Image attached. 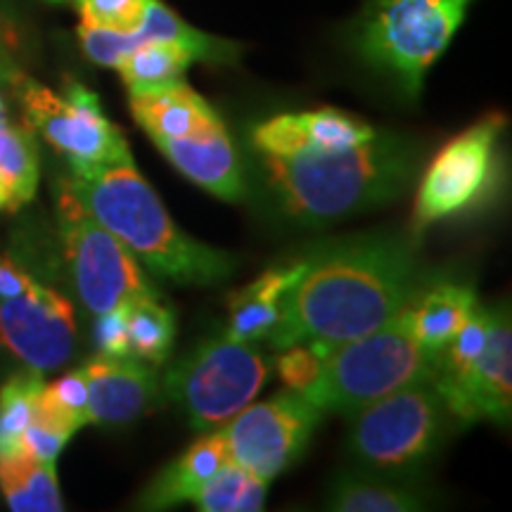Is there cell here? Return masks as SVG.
Segmentation results:
<instances>
[{"label":"cell","mask_w":512,"mask_h":512,"mask_svg":"<svg viewBox=\"0 0 512 512\" xmlns=\"http://www.w3.org/2000/svg\"><path fill=\"white\" fill-rule=\"evenodd\" d=\"M472 0H368L356 24V48L408 98L463 24Z\"/></svg>","instance_id":"5"},{"label":"cell","mask_w":512,"mask_h":512,"mask_svg":"<svg viewBox=\"0 0 512 512\" xmlns=\"http://www.w3.org/2000/svg\"><path fill=\"white\" fill-rule=\"evenodd\" d=\"M79 38H81L83 53L88 55V60L100 64V67H112V69H117L121 60H124L133 48L145 41V36L140 34L138 29L121 31V29L105 27V24L88 22V19H81Z\"/></svg>","instance_id":"29"},{"label":"cell","mask_w":512,"mask_h":512,"mask_svg":"<svg viewBox=\"0 0 512 512\" xmlns=\"http://www.w3.org/2000/svg\"><path fill=\"white\" fill-rule=\"evenodd\" d=\"M266 489L268 482L228 458L190 503L202 512H256L264 508Z\"/></svg>","instance_id":"24"},{"label":"cell","mask_w":512,"mask_h":512,"mask_svg":"<svg viewBox=\"0 0 512 512\" xmlns=\"http://www.w3.org/2000/svg\"><path fill=\"white\" fill-rule=\"evenodd\" d=\"M69 439H72V432L34 413L22 434V451L43 463H55Z\"/></svg>","instance_id":"32"},{"label":"cell","mask_w":512,"mask_h":512,"mask_svg":"<svg viewBox=\"0 0 512 512\" xmlns=\"http://www.w3.org/2000/svg\"><path fill=\"white\" fill-rule=\"evenodd\" d=\"M285 211L304 223H330L396 200L418 166L411 140L377 133L368 143L339 152H297L264 157Z\"/></svg>","instance_id":"3"},{"label":"cell","mask_w":512,"mask_h":512,"mask_svg":"<svg viewBox=\"0 0 512 512\" xmlns=\"http://www.w3.org/2000/svg\"><path fill=\"white\" fill-rule=\"evenodd\" d=\"M228 448L221 430L207 432L188 446L176 460H171L140 496V510H166L178 503L192 501L202 484L226 463Z\"/></svg>","instance_id":"17"},{"label":"cell","mask_w":512,"mask_h":512,"mask_svg":"<svg viewBox=\"0 0 512 512\" xmlns=\"http://www.w3.org/2000/svg\"><path fill=\"white\" fill-rule=\"evenodd\" d=\"M145 38H157V41H171L190 50L195 60L209 64H230L238 60V46L223 38H214L204 31L185 24L181 17L166 8L159 0H147L143 22L138 27Z\"/></svg>","instance_id":"23"},{"label":"cell","mask_w":512,"mask_h":512,"mask_svg":"<svg viewBox=\"0 0 512 512\" xmlns=\"http://www.w3.org/2000/svg\"><path fill=\"white\" fill-rule=\"evenodd\" d=\"M0 119H5V105H3V100H0Z\"/></svg>","instance_id":"36"},{"label":"cell","mask_w":512,"mask_h":512,"mask_svg":"<svg viewBox=\"0 0 512 512\" xmlns=\"http://www.w3.org/2000/svg\"><path fill=\"white\" fill-rule=\"evenodd\" d=\"M17 91L27 121L67 157L72 174L133 159L124 133L102 112L98 95L79 81H67L64 95L31 79L19 83Z\"/></svg>","instance_id":"10"},{"label":"cell","mask_w":512,"mask_h":512,"mask_svg":"<svg viewBox=\"0 0 512 512\" xmlns=\"http://www.w3.org/2000/svg\"><path fill=\"white\" fill-rule=\"evenodd\" d=\"M34 283L22 268L12 264L10 259H0V297H15L22 294L27 287Z\"/></svg>","instance_id":"34"},{"label":"cell","mask_w":512,"mask_h":512,"mask_svg":"<svg viewBox=\"0 0 512 512\" xmlns=\"http://www.w3.org/2000/svg\"><path fill=\"white\" fill-rule=\"evenodd\" d=\"M268 361L254 342L226 335L204 339L164 375V394L195 430L214 432L254 401Z\"/></svg>","instance_id":"7"},{"label":"cell","mask_w":512,"mask_h":512,"mask_svg":"<svg viewBox=\"0 0 512 512\" xmlns=\"http://www.w3.org/2000/svg\"><path fill=\"white\" fill-rule=\"evenodd\" d=\"M349 453L370 475L403 477L432 458L446 408L432 382L408 384L351 413Z\"/></svg>","instance_id":"6"},{"label":"cell","mask_w":512,"mask_h":512,"mask_svg":"<svg viewBox=\"0 0 512 512\" xmlns=\"http://www.w3.org/2000/svg\"><path fill=\"white\" fill-rule=\"evenodd\" d=\"M152 143L185 178L219 200L240 202L245 197L240 159L226 128L209 136L159 138Z\"/></svg>","instance_id":"15"},{"label":"cell","mask_w":512,"mask_h":512,"mask_svg":"<svg viewBox=\"0 0 512 512\" xmlns=\"http://www.w3.org/2000/svg\"><path fill=\"white\" fill-rule=\"evenodd\" d=\"M195 62L190 50L171 41H157V38H145L119 64V74L124 79L128 93H145L155 88L169 86V83L181 81L185 69Z\"/></svg>","instance_id":"22"},{"label":"cell","mask_w":512,"mask_h":512,"mask_svg":"<svg viewBox=\"0 0 512 512\" xmlns=\"http://www.w3.org/2000/svg\"><path fill=\"white\" fill-rule=\"evenodd\" d=\"M74 339L72 304L50 287L31 283L22 294L0 302V344L36 373L64 366Z\"/></svg>","instance_id":"12"},{"label":"cell","mask_w":512,"mask_h":512,"mask_svg":"<svg viewBox=\"0 0 512 512\" xmlns=\"http://www.w3.org/2000/svg\"><path fill=\"white\" fill-rule=\"evenodd\" d=\"M126 330L131 356L152 366H162L169 358L176 337V320L159 297H143L128 304Z\"/></svg>","instance_id":"25"},{"label":"cell","mask_w":512,"mask_h":512,"mask_svg":"<svg viewBox=\"0 0 512 512\" xmlns=\"http://www.w3.org/2000/svg\"><path fill=\"white\" fill-rule=\"evenodd\" d=\"M320 354L323 370L302 394L320 413L351 415L396 389L430 382L434 366V354L415 337L408 306L368 335Z\"/></svg>","instance_id":"4"},{"label":"cell","mask_w":512,"mask_h":512,"mask_svg":"<svg viewBox=\"0 0 512 512\" xmlns=\"http://www.w3.org/2000/svg\"><path fill=\"white\" fill-rule=\"evenodd\" d=\"M477 294L463 283H437L418 292L408 304L411 325L422 349L437 354L456 337L465 320L477 311Z\"/></svg>","instance_id":"19"},{"label":"cell","mask_w":512,"mask_h":512,"mask_svg":"<svg viewBox=\"0 0 512 512\" xmlns=\"http://www.w3.org/2000/svg\"><path fill=\"white\" fill-rule=\"evenodd\" d=\"M88 425H128L152 406L159 394L155 370L131 356H100L88 363Z\"/></svg>","instance_id":"14"},{"label":"cell","mask_w":512,"mask_h":512,"mask_svg":"<svg viewBox=\"0 0 512 512\" xmlns=\"http://www.w3.org/2000/svg\"><path fill=\"white\" fill-rule=\"evenodd\" d=\"M41 387V373L29 368L12 375L0 389V456L22 451V434L34 415V403Z\"/></svg>","instance_id":"28"},{"label":"cell","mask_w":512,"mask_h":512,"mask_svg":"<svg viewBox=\"0 0 512 512\" xmlns=\"http://www.w3.org/2000/svg\"><path fill=\"white\" fill-rule=\"evenodd\" d=\"M304 261L266 337L278 351L302 342L325 351L368 335L420 292L418 259L399 238L347 240Z\"/></svg>","instance_id":"1"},{"label":"cell","mask_w":512,"mask_h":512,"mask_svg":"<svg viewBox=\"0 0 512 512\" xmlns=\"http://www.w3.org/2000/svg\"><path fill=\"white\" fill-rule=\"evenodd\" d=\"M76 200L131 249L157 278L219 285L235 271L233 254L204 245L176 226L133 159L79 171L67 181Z\"/></svg>","instance_id":"2"},{"label":"cell","mask_w":512,"mask_h":512,"mask_svg":"<svg viewBox=\"0 0 512 512\" xmlns=\"http://www.w3.org/2000/svg\"><path fill=\"white\" fill-rule=\"evenodd\" d=\"M306 261L287 268H271L228 299V335L242 342H256L271 335L280 318V299L302 275Z\"/></svg>","instance_id":"18"},{"label":"cell","mask_w":512,"mask_h":512,"mask_svg":"<svg viewBox=\"0 0 512 512\" xmlns=\"http://www.w3.org/2000/svg\"><path fill=\"white\" fill-rule=\"evenodd\" d=\"M294 121L299 128L297 152H339L368 143L377 136L375 128L366 121L351 117L347 112L332 110V107L294 114Z\"/></svg>","instance_id":"26"},{"label":"cell","mask_w":512,"mask_h":512,"mask_svg":"<svg viewBox=\"0 0 512 512\" xmlns=\"http://www.w3.org/2000/svg\"><path fill=\"white\" fill-rule=\"evenodd\" d=\"M283 354L278 356L275 366L278 375L287 389L304 394L313 382L318 380L320 370H323V354L313 347L311 342L292 344V347L280 349Z\"/></svg>","instance_id":"30"},{"label":"cell","mask_w":512,"mask_h":512,"mask_svg":"<svg viewBox=\"0 0 512 512\" xmlns=\"http://www.w3.org/2000/svg\"><path fill=\"white\" fill-rule=\"evenodd\" d=\"M131 114L152 140L197 138L226 128L214 107L183 81L155 91L133 93Z\"/></svg>","instance_id":"16"},{"label":"cell","mask_w":512,"mask_h":512,"mask_svg":"<svg viewBox=\"0 0 512 512\" xmlns=\"http://www.w3.org/2000/svg\"><path fill=\"white\" fill-rule=\"evenodd\" d=\"M0 491L15 512H60L64 508L55 463H43L24 451L0 456Z\"/></svg>","instance_id":"20"},{"label":"cell","mask_w":512,"mask_h":512,"mask_svg":"<svg viewBox=\"0 0 512 512\" xmlns=\"http://www.w3.org/2000/svg\"><path fill=\"white\" fill-rule=\"evenodd\" d=\"M57 207H60V230L74 285L83 304L95 316L136 299L159 297L157 287L140 271L131 249L95 221L91 211L76 200L67 181L62 183Z\"/></svg>","instance_id":"8"},{"label":"cell","mask_w":512,"mask_h":512,"mask_svg":"<svg viewBox=\"0 0 512 512\" xmlns=\"http://www.w3.org/2000/svg\"><path fill=\"white\" fill-rule=\"evenodd\" d=\"M3 209H5V211H15V209H19V207H17L15 195H12L8 181H5V178L0 176V211H3Z\"/></svg>","instance_id":"35"},{"label":"cell","mask_w":512,"mask_h":512,"mask_svg":"<svg viewBox=\"0 0 512 512\" xmlns=\"http://www.w3.org/2000/svg\"><path fill=\"white\" fill-rule=\"evenodd\" d=\"M446 413L463 425L491 420L508 425L512 413V330L503 306L489 309V335L465 380L439 396Z\"/></svg>","instance_id":"13"},{"label":"cell","mask_w":512,"mask_h":512,"mask_svg":"<svg viewBox=\"0 0 512 512\" xmlns=\"http://www.w3.org/2000/svg\"><path fill=\"white\" fill-rule=\"evenodd\" d=\"M323 413L302 394H280L245 406L221 427L230 460L264 482L285 472L309 446Z\"/></svg>","instance_id":"11"},{"label":"cell","mask_w":512,"mask_h":512,"mask_svg":"<svg viewBox=\"0 0 512 512\" xmlns=\"http://www.w3.org/2000/svg\"><path fill=\"white\" fill-rule=\"evenodd\" d=\"M505 119L486 114L439 150L427 166L415 195L413 230L422 233L434 223L456 219L489 200L498 183V140Z\"/></svg>","instance_id":"9"},{"label":"cell","mask_w":512,"mask_h":512,"mask_svg":"<svg viewBox=\"0 0 512 512\" xmlns=\"http://www.w3.org/2000/svg\"><path fill=\"white\" fill-rule=\"evenodd\" d=\"M81 19L105 27L136 31L143 22L147 0H76Z\"/></svg>","instance_id":"31"},{"label":"cell","mask_w":512,"mask_h":512,"mask_svg":"<svg viewBox=\"0 0 512 512\" xmlns=\"http://www.w3.org/2000/svg\"><path fill=\"white\" fill-rule=\"evenodd\" d=\"M126 309L128 304L117 309L98 313L95 323V344H98L100 356H131L128 349V330H126Z\"/></svg>","instance_id":"33"},{"label":"cell","mask_w":512,"mask_h":512,"mask_svg":"<svg viewBox=\"0 0 512 512\" xmlns=\"http://www.w3.org/2000/svg\"><path fill=\"white\" fill-rule=\"evenodd\" d=\"M0 176L10 185L17 207L34 200L38 185V152L24 126L0 119Z\"/></svg>","instance_id":"27"},{"label":"cell","mask_w":512,"mask_h":512,"mask_svg":"<svg viewBox=\"0 0 512 512\" xmlns=\"http://www.w3.org/2000/svg\"><path fill=\"white\" fill-rule=\"evenodd\" d=\"M48 3H67V0H48Z\"/></svg>","instance_id":"37"},{"label":"cell","mask_w":512,"mask_h":512,"mask_svg":"<svg viewBox=\"0 0 512 512\" xmlns=\"http://www.w3.org/2000/svg\"><path fill=\"white\" fill-rule=\"evenodd\" d=\"M427 498L418 489L394 484L382 475H342L332 482L328 510L335 512H415Z\"/></svg>","instance_id":"21"}]
</instances>
